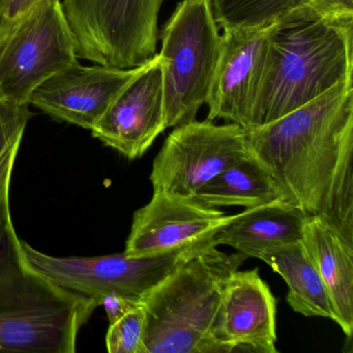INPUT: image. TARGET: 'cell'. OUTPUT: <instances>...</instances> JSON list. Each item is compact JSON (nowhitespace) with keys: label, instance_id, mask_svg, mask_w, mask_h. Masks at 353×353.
Instances as JSON below:
<instances>
[{"label":"cell","instance_id":"8fae6325","mask_svg":"<svg viewBox=\"0 0 353 353\" xmlns=\"http://www.w3.org/2000/svg\"><path fill=\"white\" fill-rule=\"evenodd\" d=\"M146 63L121 69L79 63L43 83L32 94L30 105L55 121L92 131Z\"/></svg>","mask_w":353,"mask_h":353},{"label":"cell","instance_id":"5bb4252c","mask_svg":"<svg viewBox=\"0 0 353 353\" xmlns=\"http://www.w3.org/2000/svg\"><path fill=\"white\" fill-rule=\"evenodd\" d=\"M276 301L258 268L227 278L218 323L223 352L276 353Z\"/></svg>","mask_w":353,"mask_h":353},{"label":"cell","instance_id":"277c9868","mask_svg":"<svg viewBox=\"0 0 353 353\" xmlns=\"http://www.w3.org/2000/svg\"><path fill=\"white\" fill-rule=\"evenodd\" d=\"M8 245L0 257V352H75L96 307L30 272Z\"/></svg>","mask_w":353,"mask_h":353},{"label":"cell","instance_id":"9a60e30c","mask_svg":"<svg viewBox=\"0 0 353 353\" xmlns=\"http://www.w3.org/2000/svg\"><path fill=\"white\" fill-rule=\"evenodd\" d=\"M307 219L299 208L279 200L233 214L212 241L216 247L229 245L248 258H259L262 254L301 241Z\"/></svg>","mask_w":353,"mask_h":353},{"label":"cell","instance_id":"8992f818","mask_svg":"<svg viewBox=\"0 0 353 353\" xmlns=\"http://www.w3.org/2000/svg\"><path fill=\"white\" fill-rule=\"evenodd\" d=\"M166 127L195 121L208 102L222 34L208 0H183L160 36Z\"/></svg>","mask_w":353,"mask_h":353},{"label":"cell","instance_id":"cb8c5ba5","mask_svg":"<svg viewBox=\"0 0 353 353\" xmlns=\"http://www.w3.org/2000/svg\"><path fill=\"white\" fill-rule=\"evenodd\" d=\"M138 305H141V303H133V301L123 299L119 295H110L103 301L101 307H104L107 316H108L109 323H112L115 320L121 318L123 314L127 313L128 311Z\"/></svg>","mask_w":353,"mask_h":353},{"label":"cell","instance_id":"ac0fdd59","mask_svg":"<svg viewBox=\"0 0 353 353\" xmlns=\"http://www.w3.org/2000/svg\"><path fill=\"white\" fill-rule=\"evenodd\" d=\"M194 200L208 208H252L283 199L268 171L253 156L236 163L194 193Z\"/></svg>","mask_w":353,"mask_h":353},{"label":"cell","instance_id":"d4e9b609","mask_svg":"<svg viewBox=\"0 0 353 353\" xmlns=\"http://www.w3.org/2000/svg\"><path fill=\"white\" fill-rule=\"evenodd\" d=\"M3 5H5V0H0V15H1V11H3Z\"/></svg>","mask_w":353,"mask_h":353},{"label":"cell","instance_id":"52a82bcc","mask_svg":"<svg viewBox=\"0 0 353 353\" xmlns=\"http://www.w3.org/2000/svg\"><path fill=\"white\" fill-rule=\"evenodd\" d=\"M79 59L132 69L157 55L164 0H61Z\"/></svg>","mask_w":353,"mask_h":353},{"label":"cell","instance_id":"44dd1931","mask_svg":"<svg viewBox=\"0 0 353 353\" xmlns=\"http://www.w3.org/2000/svg\"><path fill=\"white\" fill-rule=\"evenodd\" d=\"M145 311L138 305L109 323L106 348L109 353H141Z\"/></svg>","mask_w":353,"mask_h":353},{"label":"cell","instance_id":"7c38bea8","mask_svg":"<svg viewBox=\"0 0 353 353\" xmlns=\"http://www.w3.org/2000/svg\"><path fill=\"white\" fill-rule=\"evenodd\" d=\"M167 129L159 54L109 107L92 135L129 160L141 158Z\"/></svg>","mask_w":353,"mask_h":353},{"label":"cell","instance_id":"d6986e66","mask_svg":"<svg viewBox=\"0 0 353 353\" xmlns=\"http://www.w3.org/2000/svg\"><path fill=\"white\" fill-rule=\"evenodd\" d=\"M34 117L30 105L0 97V241L13 226L10 208L12 175L28 121Z\"/></svg>","mask_w":353,"mask_h":353},{"label":"cell","instance_id":"7402d4cb","mask_svg":"<svg viewBox=\"0 0 353 353\" xmlns=\"http://www.w3.org/2000/svg\"><path fill=\"white\" fill-rule=\"evenodd\" d=\"M42 0H5L0 15V39L7 36L13 26Z\"/></svg>","mask_w":353,"mask_h":353},{"label":"cell","instance_id":"ffe728a7","mask_svg":"<svg viewBox=\"0 0 353 353\" xmlns=\"http://www.w3.org/2000/svg\"><path fill=\"white\" fill-rule=\"evenodd\" d=\"M214 21L224 30H264L311 0H208Z\"/></svg>","mask_w":353,"mask_h":353},{"label":"cell","instance_id":"5b68a950","mask_svg":"<svg viewBox=\"0 0 353 353\" xmlns=\"http://www.w3.org/2000/svg\"><path fill=\"white\" fill-rule=\"evenodd\" d=\"M6 239L16 257L30 272L55 288L88 301L96 309L110 295L143 303L152 289L196 251L210 243L148 257H131L125 253L59 257L43 253L19 239L14 225Z\"/></svg>","mask_w":353,"mask_h":353},{"label":"cell","instance_id":"e0dca14e","mask_svg":"<svg viewBox=\"0 0 353 353\" xmlns=\"http://www.w3.org/2000/svg\"><path fill=\"white\" fill-rule=\"evenodd\" d=\"M258 259L284 279L288 286L286 301L293 311L305 317L328 318L336 322L325 285L303 241L272 250Z\"/></svg>","mask_w":353,"mask_h":353},{"label":"cell","instance_id":"6da1fadb","mask_svg":"<svg viewBox=\"0 0 353 353\" xmlns=\"http://www.w3.org/2000/svg\"><path fill=\"white\" fill-rule=\"evenodd\" d=\"M353 82L344 80L285 117L247 131L252 156L283 199L353 245Z\"/></svg>","mask_w":353,"mask_h":353},{"label":"cell","instance_id":"4fadbf2b","mask_svg":"<svg viewBox=\"0 0 353 353\" xmlns=\"http://www.w3.org/2000/svg\"><path fill=\"white\" fill-rule=\"evenodd\" d=\"M268 30H224L206 102L208 121L221 119L251 129Z\"/></svg>","mask_w":353,"mask_h":353},{"label":"cell","instance_id":"30bf717a","mask_svg":"<svg viewBox=\"0 0 353 353\" xmlns=\"http://www.w3.org/2000/svg\"><path fill=\"white\" fill-rule=\"evenodd\" d=\"M231 218L193 198L154 190L150 201L134 214L123 253L148 257L198 247L212 241Z\"/></svg>","mask_w":353,"mask_h":353},{"label":"cell","instance_id":"603a6c76","mask_svg":"<svg viewBox=\"0 0 353 353\" xmlns=\"http://www.w3.org/2000/svg\"><path fill=\"white\" fill-rule=\"evenodd\" d=\"M311 6L325 17L353 20V0H311Z\"/></svg>","mask_w":353,"mask_h":353},{"label":"cell","instance_id":"7a4b0ae2","mask_svg":"<svg viewBox=\"0 0 353 353\" xmlns=\"http://www.w3.org/2000/svg\"><path fill=\"white\" fill-rule=\"evenodd\" d=\"M352 72L353 20L325 17L311 5L294 10L266 32L250 130L319 98Z\"/></svg>","mask_w":353,"mask_h":353},{"label":"cell","instance_id":"3957f363","mask_svg":"<svg viewBox=\"0 0 353 353\" xmlns=\"http://www.w3.org/2000/svg\"><path fill=\"white\" fill-rule=\"evenodd\" d=\"M247 258L227 255L210 241L152 289L142 303L141 353L223 352L218 323L225 283Z\"/></svg>","mask_w":353,"mask_h":353},{"label":"cell","instance_id":"2e32d148","mask_svg":"<svg viewBox=\"0 0 353 353\" xmlns=\"http://www.w3.org/2000/svg\"><path fill=\"white\" fill-rule=\"evenodd\" d=\"M303 245L317 268L332 301L336 323L347 338L353 332V245H349L327 223L307 216Z\"/></svg>","mask_w":353,"mask_h":353},{"label":"cell","instance_id":"ba28073f","mask_svg":"<svg viewBox=\"0 0 353 353\" xmlns=\"http://www.w3.org/2000/svg\"><path fill=\"white\" fill-rule=\"evenodd\" d=\"M78 63L63 1L42 0L0 39V97L30 105L43 83Z\"/></svg>","mask_w":353,"mask_h":353},{"label":"cell","instance_id":"9c48e42d","mask_svg":"<svg viewBox=\"0 0 353 353\" xmlns=\"http://www.w3.org/2000/svg\"><path fill=\"white\" fill-rule=\"evenodd\" d=\"M247 130L236 123L212 121L175 127L154 160V190L192 198L204 183L252 156Z\"/></svg>","mask_w":353,"mask_h":353}]
</instances>
